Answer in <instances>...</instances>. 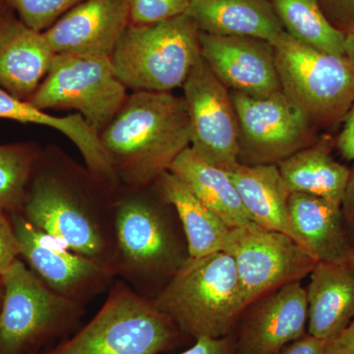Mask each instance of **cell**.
Masks as SVG:
<instances>
[{"mask_svg":"<svg viewBox=\"0 0 354 354\" xmlns=\"http://www.w3.org/2000/svg\"><path fill=\"white\" fill-rule=\"evenodd\" d=\"M180 354H234V341L232 337H200L194 346Z\"/></svg>","mask_w":354,"mask_h":354,"instance_id":"obj_31","label":"cell"},{"mask_svg":"<svg viewBox=\"0 0 354 354\" xmlns=\"http://www.w3.org/2000/svg\"><path fill=\"white\" fill-rule=\"evenodd\" d=\"M188 16L200 32L272 43L285 30L271 0H191Z\"/></svg>","mask_w":354,"mask_h":354,"instance_id":"obj_20","label":"cell"},{"mask_svg":"<svg viewBox=\"0 0 354 354\" xmlns=\"http://www.w3.org/2000/svg\"><path fill=\"white\" fill-rule=\"evenodd\" d=\"M24 24L38 32H46L64 14L84 0H6Z\"/></svg>","mask_w":354,"mask_h":354,"instance_id":"obj_27","label":"cell"},{"mask_svg":"<svg viewBox=\"0 0 354 354\" xmlns=\"http://www.w3.org/2000/svg\"><path fill=\"white\" fill-rule=\"evenodd\" d=\"M244 165H279L315 142L314 125L283 91L251 97L230 91Z\"/></svg>","mask_w":354,"mask_h":354,"instance_id":"obj_11","label":"cell"},{"mask_svg":"<svg viewBox=\"0 0 354 354\" xmlns=\"http://www.w3.org/2000/svg\"><path fill=\"white\" fill-rule=\"evenodd\" d=\"M55 55L44 32L11 14L0 25V88L29 101L48 75Z\"/></svg>","mask_w":354,"mask_h":354,"instance_id":"obj_17","label":"cell"},{"mask_svg":"<svg viewBox=\"0 0 354 354\" xmlns=\"http://www.w3.org/2000/svg\"><path fill=\"white\" fill-rule=\"evenodd\" d=\"M326 354H354V320L344 332L329 339Z\"/></svg>","mask_w":354,"mask_h":354,"instance_id":"obj_35","label":"cell"},{"mask_svg":"<svg viewBox=\"0 0 354 354\" xmlns=\"http://www.w3.org/2000/svg\"><path fill=\"white\" fill-rule=\"evenodd\" d=\"M342 209L349 239L354 245V165L353 169H351V176L342 200Z\"/></svg>","mask_w":354,"mask_h":354,"instance_id":"obj_34","label":"cell"},{"mask_svg":"<svg viewBox=\"0 0 354 354\" xmlns=\"http://www.w3.org/2000/svg\"><path fill=\"white\" fill-rule=\"evenodd\" d=\"M191 0H129L130 24L146 25L187 12Z\"/></svg>","mask_w":354,"mask_h":354,"instance_id":"obj_28","label":"cell"},{"mask_svg":"<svg viewBox=\"0 0 354 354\" xmlns=\"http://www.w3.org/2000/svg\"><path fill=\"white\" fill-rule=\"evenodd\" d=\"M41 150L30 143L0 145V209L20 212Z\"/></svg>","mask_w":354,"mask_h":354,"instance_id":"obj_26","label":"cell"},{"mask_svg":"<svg viewBox=\"0 0 354 354\" xmlns=\"http://www.w3.org/2000/svg\"><path fill=\"white\" fill-rule=\"evenodd\" d=\"M256 302L234 341V354H277L306 334V290L300 281L281 286Z\"/></svg>","mask_w":354,"mask_h":354,"instance_id":"obj_16","label":"cell"},{"mask_svg":"<svg viewBox=\"0 0 354 354\" xmlns=\"http://www.w3.org/2000/svg\"><path fill=\"white\" fill-rule=\"evenodd\" d=\"M21 246L10 216L0 209V277L3 276L8 268L19 259Z\"/></svg>","mask_w":354,"mask_h":354,"instance_id":"obj_29","label":"cell"},{"mask_svg":"<svg viewBox=\"0 0 354 354\" xmlns=\"http://www.w3.org/2000/svg\"><path fill=\"white\" fill-rule=\"evenodd\" d=\"M12 13H14L12 9L7 4L6 0H0V25Z\"/></svg>","mask_w":354,"mask_h":354,"instance_id":"obj_37","label":"cell"},{"mask_svg":"<svg viewBox=\"0 0 354 354\" xmlns=\"http://www.w3.org/2000/svg\"><path fill=\"white\" fill-rule=\"evenodd\" d=\"M342 123L341 133L335 140V147L344 160L351 162L354 160V102Z\"/></svg>","mask_w":354,"mask_h":354,"instance_id":"obj_32","label":"cell"},{"mask_svg":"<svg viewBox=\"0 0 354 354\" xmlns=\"http://www.w3.org/2000/svg\"><path fill=\"white\" fill-rule=\"evenodd\" d=\"M324 14L339 31L354 28V0H317Z\"/></svg>","mask_w":354,"mask_h":354,"instance_id":"obj_30","label":"cell"},{"mask_svg":"<svg viewBox=\"0 0 354 354\" xmlns=\"http://www.w3.org/2000/svg\"><path fill=\"white\" fill-rule=\"evenodd\" d=\"M118 188L53 146L41 150L19 213L74 252L111 267Z\"/></svg>","mask_w":354,"mask_h":354,"instance_id":"obj_1","label":"cell"},{"mask_svg":"<svg viewBox=\"0 0 354 354\" xmlns=\"http://www.w3.org/2000/svg\"><path fill=\"white\" fill-rule=\"evenodd\" d=\"M335 140L323 136L278 165L290 193H304L341 205L351 169L333 157Z\"/></svg>","mask_w":354,"mask_h":354,"instance_id":"obj_22","label":"cell"},{"mask_svg":"<svg viewBox=\"0 0 354 354\" xmlns=\"http://www.w3.org/2000/svg\"><path fill=\"white\" fill-rule=\"evenodd\" d=\"M227 172L252 223L266 230L288 235L301 245L290 221V192L278 165H250L239 162Z\"/></svg>","mask_w":354,"mask_h":354,"instance_id":"obj_21","label":"cell"},{"mask_svg":"<svg viewBox=\"0 0 354 354\" xmlns=\"http://www.w3.org/2000/svg\"><path fill=\"white\" fill-rule=\"evenodd\" d=\"M281 91L314 127L342 122L354 102V62L283 32L272 43Z\"/></svg>","mask_w":354,"mask_h":354,"instance_id":"obj_8","label":"cell"},{"mask_svg":"<svg viewBox=\"0 0 354 354\" xmlns=\"http://www.w3.org/2000/svg\"><path fill=\"white\" fill-rule=\"evenodd\" d=\"M183 337L153 299L116 279L86 325L38 354H160L174 348Z\"/></svg>","mask_w":354,"mask_h":354,"instance_id":"obj_5","label":"cell"},{"mask_svg":"<svg viewBox=\"0 0 354 354\" xmlns=\"http://www.w3.org/2000/svg\"><path fill=\"white\" fill-rule=\"evenodd\" d=\"M234 261L246 306L310 274L317 261L295 239L250 223L230 228L223 250Z\"/></svg>","mask_w":354,"mask_h":354,"instance_id":"obj_10","label":"cell"},{"mask_svg":"<svg viewBox=\"0 0 354 354\" xmlns=\"http://www.w3.org/2000/svg\"><path fill=\"white\" fill-rule=\"evenodd\" d=\"M200 57L199 29L183 14L153 24H129L111 60L127 90L171 93L183 87Z\"/></svg>","mask_w":354,"mask_h":354,"instance_id":"obj_7","label":"cell"},{"mask_svg":"<svg viewBox=\"0 0 354 354\" xmlns=\"http://www.w3.org/2000/svg\"><path fill=\"white\" fill-rule=\"evenodd\" d=\"M348 265L351 266V268H353L354 271V254L353 255V257H351V259L349 260Z\"/></svg>","mask_w":354,"mask_h":354,"instance_id":"obj_39","label":"cell"},{"mask_svg":"<svg viewBox=\"0 0 354 354\" xmlns=\"http://www.w3.org/2000/svg\"><path fill=\"white\" fill-rule=\"evenodd\" d=\"M127 95L111 57L57 53L48 75L28 102L44 111H75L100 134Z\"/></svg>","mask_w":354,"mask_h":354,"instance_id":"obj_9","label":"cell"},{"mask_svg":"<svg viewBox=\"0 0 354 354\" xmlns=\"http://www.w3.org/2000/svg\"><path fill=\"white\" fill-rule=\"evenodd\" d=\"M2 278L0 354H38L80 328L85 305L51 290L21 258Z\"/></svg>","mask_w":354,"mask_h":354,"instance_id":"obj_6","label":"cell"},{"mask_svg":"<svg viewBox=\"0 0 354 354\" xmlns=\"http://www.w3.org/2000/svg\"><path fill=\"white\" fill-rule=\"evenodd\" d=\"M129 24V0H84L44 34L55 53L111 57Z\"/></svg>","mask_w":354,"mask_h":354,"instance_id":"obj_15","label":"cell"},{"mask_svg":"<svg viewBox=\"0 0 354 354\" xmlns=\"http://www.w3.org/2000/svg\"><path fill=\"white\" fill-rule=\"evenodd\" d=\"M4 297V283L3 278L0 277V311H1L2 301H3Z\"/></svg>","mask_w":354,"mask_h":354,"instance_id":"obj_38","label":"cell"},{"mask_svg":"<svg viewBox=\"0 0 354 354\" xmlns=\"http://www.w3.org/2000/svg\"><path fill=\"white\" fill-rule=\"evenodd\" d=\"M9 216L19 241L21 259L57 295L87 306L113 285L116 278L109 266L74 252L35 227L19 212Z\"/></svg>","mask_w":354,"mask_h":354,"instance_id":"obj_12","label":"cell"},{"mask_svg":"<svg viewBox=\"0 0 354 354\" xmlns=\"http://www.w3.org/2000/svg\"><path fill=\"white\" fill-rule=\"evenodd\" d=\"M169 171L178 176L230 228L252 223L230 174L186 149Z\"/></svg>","mask_w":354,"mask_h":354,"instance_id":"obj_24","label":"cell"},{"mask_svg":"<svg viewBox=\"0 0 354 354\" xmlns=\"http://www.w3.org/2000/svg\"><path fill=\"white\" fill-rule=\"evenodd\" d=\"M99 135L120 186L152 185L190 147L185 100L172 93L133 92Z\"/></svg>","mask_w":354,"mask_h":354,"instance_id":"obj_3","label":"cell"},{"mask_svg":"<svg viewBox=\"0 0 354 354\" xmlns=\"http://www.w3.org/2000/svg\"><path fill=\"white\" fill-rule=\"evenodd\" d=\"M283 30L316 50L346 55V34L335 27L317 0H271Z\"/></svg>","mask_w":354,"mask_h":354,"instance_id":"obj_25","label":"cell"},{"mask_svg":"<svg viewBox=\"0 0 354 354\" xmlns=\"http://www.w3.org/2000/svg\"><path fill=\"white\" fill-rule=\"evenodd\" d=\"M183 88L190 118L191 150L209 164L230 171L239 164L241 144L230 90L202 57Z\"/></svg>","mask_w":354,"mask_h":354,"instance_id":"obj_13","label":"cell"},{"mask_svg":"<svg viewBox=\"0 0 354 354\" xmlns=\"http://www.w3.org/2000/svg\"><path fill=\"white\" fill-rule=\"evenodd\" d=\"M188 258L183 225L157 184L120 186L115 198V252L111 265L115 278L153 299Z\"/></svg>","mask_w":354,"mask_h":354,"instance_id":"obj_2","label":"cell"},{"mask_svg":"<svg viewBox=\"0 0 354 354\" xmlns=\"http://www.w3.org/2000/svg\"><path fill=\"white\" fill-rule=\"evenodd\" d=\"M346 55L354 62V28L346 34Z\"/></svg>","mask_w":354,"mask_h":354,"instance_id":"obj_36","label":"cell"},{"mask_svg":"<svg viewBox=\"0 0 354 354\" xmlns=\"http://www.w3.org/2000/svg\"><path fill=\"white\" fill-rule=\"evenodd\" d=\"M160 194L176 209L183 225L190 258L223 251L230 228L178 176L165 172L158 179Z\"/></svg>","mask_w":354,"mask_h":354,"instance_id":"obj_23","label":"cell"},{"mask_svg":"<svg viewBox=\"0 0 354 354\" xmlns=\"http://www.w3.org/2000/svg\"><path fill=\"white\" fill-rule=\"evenodd\" d=\"M200 44L203 59L228 90L257 97L281 91L269 41L200 32Z\"/></svg>","mask_w":354,"mask_h":354,"instance_id":"obj_14","label":"cell"},{"mask_svg":"<svg viewBox=\"0 0 354 354\" xmlns=\"http://www.w3.org/2000/svg\"><path fill=\"white\" fill-rule=\"evenodd\" d=\"M153 304L185 337H227L247 308L232 256L188 258Z\"/></svg>","mask_w":354,"mask_h":354,"instance_id":"obj_4","label":"cell"},{"mask_svg":"<svg viewBox=\"0 0 354 354\" xmlns=\"http://www.w3.org/2000/svg\"><path fill=\"white\" fill-rule=\"evenodd\" d=\"M328 339H318L309 334L288 344L277 354H326Z\"/></svg>","mask_w":354,"mask_h":354,"instance_id":"obj_33","label":"cell"},{"mask_svg":"<svg viewBox=\"0 0 354 354\" xmlns=\"http://www.w3.org/2000/svg\"><path fill=\"white\" fill-rule=\"evenodd\" d=\"M288 209L301 245L318 262L348 263L354 254L341 205L304 193H290Z\"/></svg>","mask_w":354,"mask_h":354,"instance_id":"obj_18","label":"cell"},{"mask_svg":"<svg viewBox=\"0 0 354 354\" xmlns=\"http://www.w3.org/2000/svg\"><path fill=\"white\" fill-rule=\"evenodd\" d=\"M307 334L332 339L354 319V271L348 263L317 262L306 288Z\"/></svg>","mask_w":354,"mask_h":354,"instance_id":"obj_19","label":"cell"}]
</instances>
